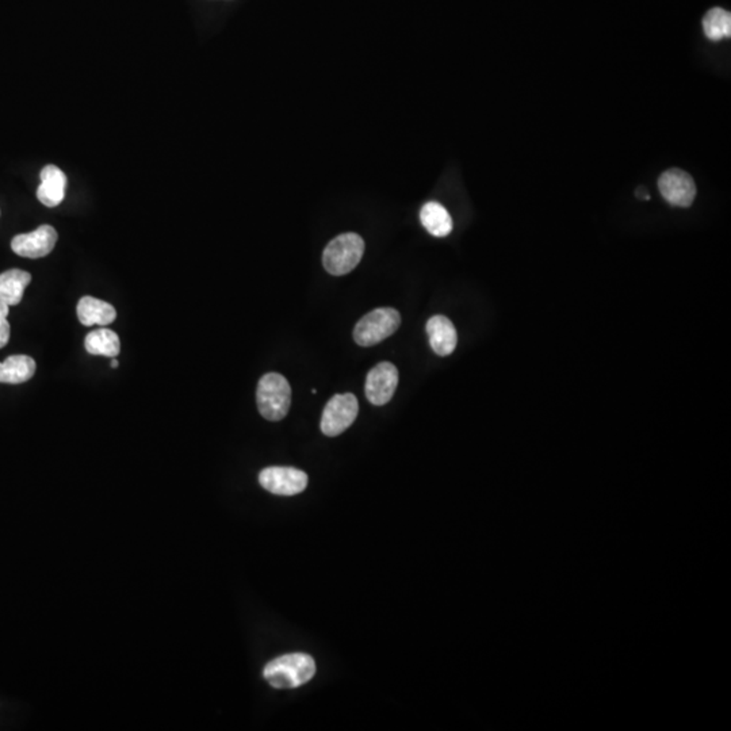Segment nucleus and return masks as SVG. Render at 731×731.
Wrapping results in <instances>:
<instances>
[{
	"label": "nucleus",
	"mask_w": 731,
	"mask_h": 731,
	"mask_svg": "<svg viewBox=\"0 0 731 731\" xmlns=\"http://www.w3.org/2000/svg\"><path fill=\"white\" fill-rule=\"evenodd\" d=\"M397 386V368L390 361H382L369 371L364 393L371 404L382 407L392 400Z\"/></svg>",
	"instance_id": "0eeeda50"
},
{
	"label": "nucleus",
	"mask_w": 731,
	"mask_h": 731,
	"mask_svg": "<svg viewBox=\"0 0 731 731\" xmlns=\"http://www.w3.org/2000/svg\"><path fill=\"white\" fill-rule=\"evenodd\" d=\"M420 220L424 228L435 238H446L451 233V215L446 207L438 202H426L421 209Z\"/></svg>",
	"instance_id": "2eb2a0df"
},
{
	"label": "nucleus",
	"mask_w": 731,
	"mask_h": 731,
	"mask_svg": "<svg viewBox=\"0 0 731 731\" xmlns=\"http://www.w3.org/2000/svg\"><path fill=\"white\" fill-rule=\"evenodd\" d=\"M400 324L402 316L395 309H376L359 320L353 329V340L361 347H373L392 337Z\"/></svg>",
	"instance_id": "20e7f679"
},
{
	"label": "nucleus",
	"mask_w": 731,
	"mask_h": 731,
	"mask_svg": "<svg viewBox=\"0 0 731 731\" xmlns=\"http://www.w3.org/2000/svg\"><path fill=\"white\" fill-rule=\"evenodd\" d=\"M703 30L707 38L720 41L731 36V14L725 9L715 7L703 18Z\"/></svg>",
	"instance_id": "f3484780"
},
{
	"label": "nucleus",
	"mask_w": 731,
	"mask_h": 731,
	"mask_svg": "<svg viewBox=\"0 0 731 731\" xmlns=\"http://www.w3.org/2000/svg\"><path fill=\"white\" fill-rule=\"evenodd\" d=\"M256 404L265 420H283L291 405V387L288 379L278 373L263 376L257 384Z\"/></svg>",
	"instance_id": "f03ea898"
},
{
	"label": "nucleus",
	"mask_w": 731,
	"mask_h": 731,
	"mask_svg": "<svg viewBox=\"0 0 731 731\" xmlns=\"http://www.w3.org/2000/svg\"><path fill=\"white\" fill-rule=\"evenodd\" d=\"M358 412V398L353 393L334 395L325 405L324 412H322L321 423H320L322 434L330 438L339 436L345 429L353 426Z\"/></svg>",
	"instance_id": "39448f33"
},
{
	"label": "nucleus",
	"mask_w": 731,
	"mask_h": 731,
	"mask_svg": "<svg viewBox=\"0 0 731 731\" xmlns=\"http://www.w3.org/2000/svg\"><path fill=\"white\" fill-rule=\"evenodd\" d=\"M363 254V239L356 233H345L328 244L322 254V264L330 275L342 277L355 269Z\"/></svg>",
	"instance_id": "7ed1b4c3"
},
{
	"label": "nucleus",
	"mask_w": 731,
	"mask_h": 731,
	"mask_svg": "<svg viewBox=\"0 0 731 731\" xmlns=\"http://www.w3.org/2000/svg\"><path fill=\"white\" fill-rule=\"evenodd\" d=\"M426 334L432 350L439 356H449L457 347L458 335L454 324L446 316L431 317L426 322Z\"/></svg>",
	"instance_id": "9d476101"
},
{
	"label": "nucleus",
	"mask_w": 731,
	"mask_h": 731,
	"mask_svg": "<svg viewBox=\"0 0 731 731\" xmlns=\"http://www.w3.org/2000/svg\"><path fill=\"white\" fill-rule=\"evenodd\" d=\"M67 176L56 166H46L41 171V184L37 189V198L41 204L56 207L65 197Z\"/></svg>",
	"instance_id": "9b49d317"
},
{
	"label": "nucleus",
	"mask_w": 731,
	"mask_h": 731,
	"mask_svg": "<svg viewBox=\"0 0 731 731\" xmlns=\"http://www.w3.org/2000/svg\"><path fill=\"white\" fill-rule=\"evenodd\" d=\"M637 195H638V197H641L642 199H649V195L645 194V189H638V191H637Z\"/></svg>",
	"instance_id": "6ab92c4d"
},
{
	"label": "nucleus",
	"mask_w": 731,
	"mask_h": 731,
	"mask_svg": "<svg viewBox=\"0 0 731 731\" xmlns=\"http://www.w3.org/2000/svg\"><path fill=\"white\" fill-rule=\"evenodd\" d=\"M57 239L59 236L53 226L41 225L30 233L15 236L12 241V248L20 256L38 259L53 251Z\"/></svg>",
	"instance_id": "1a4fd4ad"
},
{
	"label": "nucleus",
	"mask_w": 731,
	"mask_h": 731,
	"mask_svg": "<svg viewBox=\"0 0 731 731\" xmlns=\"http://www.w3.org/2000/svg\"><path fill=\"white\" fill-rule=\"evenodd\" d=\"M85 347L91 355L116 358L121 351V342L116 332L101 328V329L93 330L85 337Z\"/></svg>",
	"instance_id": "dca6fc26"
},
{
	"label": "nucleus",
	"mask_w": 731,
	"mask_h": 731,
	"mask_svg": "<svg viewBox=\"0 0 731 731\" xmlns=\"http://www.w3.org/2000/svg\"><path fill=\"white\" fill-rule=\"evenodd\" d=\"M111 368H113V369L118 368V361H117V359H113V361H111Z\"/></svg>",
	"instance_id": "aec40b11"
},
{
	"label": "nucleus",
	"mask_w": 731,
	"mask_h": 731,
	"mask_svg": "<svg viewBox=\"0 0 731 731\" xmlns=\"http://www.w3.org/2000/svg\"><path fill=\"white\" fill-rule=\"evenodd\" d=\"M9 308L7 304L0 301V348H4L10 340V324L7 321Z\"/></svg>",
	"instance_id": "a211bd4d"
},
{
	"label": "nucleus",
	"mask_w": 731,
	"mask_h": 731,
	"mask_svg": "<svg viewBox=\"0 0 731 731\" xmlns=\"http://www.w3.org/2000/svg\"><path fill=\"white\" fill-rule=\"evenodd\" d=\"M259 483L270 493L296 496L308 486V475L294 467H272L260 472Z\"/></svg>",
	"instance_id": "423d86ee"
},
{
	"label": "nucleus",
	"mask_w": 731,
	"mask_h": 731,
	"mask_svg": "<svg viewBox=\"0 0 731 731\" xmlns=\"http://www.w3.org/2000/svg\"><path fill=\"white\" fill-rule=\"evenodd\" d=\"M77 319L85 327L93 325L111 324L117 319V311L113 305L93 296H83L77 304Z\"/></svg>",
	"instance_id": "f8f14e48"
},
{
	"label": "nucleus",
	"mask_w": 731,
	"mask_h": 731,
	"mask_svg": "<svg viewBox=\"0 0 731 731\" xmlns=\"http://www.w3.org/2000/svg\"><path fill=\"white\" fill-rule=\"evenodd\" d=\"M37 364L28 355L9 356L0 361V384L20 385L35 376Z\"/></svg>",
	"instance_id": "ddd939ff"
},
{
	"label": "nucleus",
	"mask_w": 731,
	"mask_h": 731,
	"mask_svg": "<svg viewBox=\"0 0 731 731\" xmlns=\"http://www.w3.org/2000/svg\"><path fill=\"white\" fill-rule=\"evenodd\" d=\"M30 282L31 275L23 270L12 269L0 274V301L9 306L18 305Z\"/></svg>",
	"instance_id": "4468645a"
},
{
	"label": "nucleus",
	"mask_w": 731,
	"mask_h": 731,
	"mask_svg": "<svg viewBox=\"0 0 731 731\" xmlns=\"http://www.w3.org/2000/svg\"><path fill=\"white\" fill-rule=\"evenodd\" d=\"M263 675L274 688H298L316 675V662L311 655L293 653L275 658L267 663Z\"/></svg>",
	"instance_id": "f257e3e1"
},
{
	"label": "nucleus",
	"mask_w": 731,
	"mask_h": 731,
	"mask_svg": "<svg viewBox=\"0 0 731 731\" xmlns=\"http://www.w3.org/2000/svg\"><path fill=\"white\" fill-rule=\"evenodd\" d=\"M658 189L665 201L673 207H691L696 197V184L694 179L680 168L665 171L658 179Z\"/></svg>",
	"instance_id": "6e6552de"
}]
</instances>
